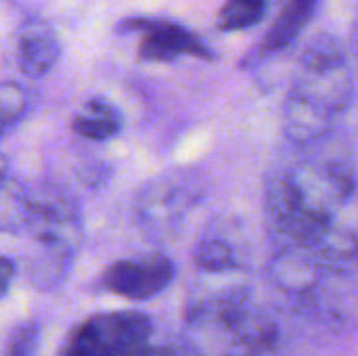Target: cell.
Listing matches in <instances>:
<instances>
[{
    "instance_id": "obj_1",
    "label": "cell",
    "mask_w": 358,
    "mask_h": 356,
    "mask_svg": "<svg viewBox=\"0 0 358 356\" xmlns=\"http://www.w3.org/2000/svg\"><path fill=\"white\" fill-rule=\"evenodd\" d=\"M151 334L153 323L143 313H103L78 325L59 356H134L149 344Z\"/></svg>"
},
{
    "instance_id": "obj_10",
    "label": "cell",
    "mask_w": 358,
    "mask_h": 356,
    "mask_svg": "<svg viewBox=\"0 0 358 356\" xmlns=\"http://www.w3.org/2000/svg\"><path fill=\"white\" fill-rule=\"evenodd\" d=\"M38 344H40V329L36 323H25L17 327L8 342L6 356H36L38 355Z\"/></svg>"
},
{
    "instance_id": "obj_8",
    "label": "cell",
    "mask_w": 358,
    "mask_h": 356,
    "mask_svg": "<svg viewBox=\"0 0 358 356\" xmlns=\"http://www.w3.org/2000/svg\"><path fill=\"white\" fill-rule=\"evenodd\" d=\"M195 260L199 269L208 273H222L237 266L235 254L224 239H203L195 250Z\"/></svg>"
},
{
    "instance_id": "obj_3",
    "label": "cell",
    "mask_w": 358,
    "mask_h": 356,
    "mask_svg": "<svg viewBox=\"0 0 358 356\" xmlns=\"http://www.w3.org/2000/svg\"><path fill=\"white\" fill-rule=\"evenodd\" d=\"M143 38L138 42V57L143 61H172L180 55H191L199 59H212L210 48L187 27L164 21V19H145Z\"/></svg>"
},
{
    "instance_id": "obj_6",
    "label": "cell",
    "mask_w": 358,
    "mask_h": 356,
    "mask_svg": "<svg viewBox=\"0 0 358 356\" xmlns=\"http://www.w3.org/2000/svg\"><path fill=\"white\" fill-rule=\"evenodd\" d=\"M71 128L76 134L84 138L107 141V138H113L122 130V118L111 103L92 99L73 115Z\"/></svg>"
},
{
    "instance_id": "obj_11",
    "label": "cell",
    "mask_w": 358,
    "mask_h": 356,
    "mask_svg": "<svg viewBox=\"0 0 358 356\" xmlns=\"http://www.w3.org/2000/svg\"><path fill=\"white\" fill-rule=\"evenodd\" d=\"M15 277V262L6 256H0V298L8 292Z\"/></svg>"
},
{
    "instance_id": "obj_2",
    "label": "cell",
    "mask_w": 358,
    "mask_h": 356,
    "mask_svg": "<svg viewBox=\"0 0 358 356\" xmlns=\"http://www.w3.org/2000/svg\"><path fill=\"white\" fill-rule=\"evenodd\" d=\"M174 262L162 254L128 258L105 271L103 283L109 292L128 300H151L174 279Z\"/></svg>"
},
{
    "instance_id": "obj_5",
    "label": "cell",
    "mask_w": 358,
    "mask_h": 356,
    "mask_svg": "<svg viewBox=\"0 0 358 356\" xmlns=\"http://www.w3.org/2000/svg\"><path fill=\"white\" fill-rule=\"evenodd\" d=\"M321 0H289L283 10L279 13L277 21L271 25V29L264 36L262 50L266 52H277L285 46H289L302 29L310 23L319 8Z\"/></svg>"
},
{
    "instance_id": "obj_9",
    "label": "cell",
    "mask_w": 358,
    "mask_h": 356,
    "mask_svg": "<svg viewBox=\"0 0 358 356\" xmlns=\"http://www.w3.org/2000/svg\"><path fill=\"white\" fill-rule=\"evenodd\" d=\"M25 103H27V97L19 84L15 82L0 84V124L4 126V124L19 120L25 111Z\"/></svg>"
},
{
    "instance_id": "obj_14",
    "label": "cell",
    "mask_w": 358,
    "mask_h": 356,
    "mask_svg": "<svg viewBox=\"0 0 358 356\" xmlns=\"http://www.w3.org/2000/svg\"><path fill=\"white\" fill-rule=\"evenodd\" d=\"M0 174H2V170H0Z\"/></svg>"
},
{
    "instance_id": "obj_13",
    "label": "cell",
    "mask_w": 358,
    "mask_h": 356,
    "mask_svg": "<svg viewBox=\"0 0 358 356\" xmlns=\"http://www.w3.org/2000/svg\"><path fill=\"white\" fill-rule=\"evenodd\" d=\"M0 132H2V124H0Z\"/></svg>"
},
{
    "instance_id": "obj_12",
    "label": "cell",
    "mask_w": 358,
    "mask_h": 356,
    "mask_svg": "<svg viewBox=\"0 0 358 356\" xmlns=\"http://www.w3.org/2000/svg\"><path fill=\"white\" fill-rule=\"evenodd\" d=\"M134 356H178L176 353H172L170 348H151L149 344L145 348H141Z\"/></svg>"
},
{
    "instance_id": "obj_4",
    "label": "cell",
    "mask_w": 358,
    "mask_h": 356,
    "mask_svg": "<svg viewBox=\"0 0 358 356\" xmlns=\"http://www.w3.org/2000/svg\"><path fill=\"white\" fill-rule=\"evenodd\" d=\"M61 57V42L44 21H27L17 42V63L27 78L46 76Z\"/></svg>"
},
{
    "instance_id": "obj_7",
    "label": "cell",
    "mask_w": 358,
    "mask_h": 356,
    "mask_svg": "<svg viewBox=\"0 0 358 356\" xmlns=\"http://www.w3.org/2000/svg\"><path fill=\"white\" fill-rule=\"evenodd\" d=\"M266 13V0H227L218 13L220 31H239L256 25Z\"/></svg>"
}]
</instances>
